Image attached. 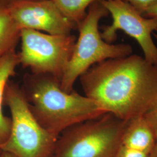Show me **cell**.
Segmentation results:
<instances>
[{
    "mask_svg": "<svg viewBox=\"0 0 157 157\" xmlns=\"http://www.w3.org/2000/svg\"><path fill=\"white\" fill-rule=\"evenodd\" d=\"M19 65L17 53L13 50L0 58V147L8 140L11 129V119L3 113L4 93L10 78L15 74Z\"/></svg>",
    "mask_w": 157,
    "mask_h": 157,
    "instance_id": "obj_10",
    "label": "cell"
},
{
    "mask_svg": "<svg viewBox=\"0 0 157 157\" xmlns=\"http://www.w3.org/2000/svg\"><path fill=\"white\" fill-rule=\"evenodd\" d=\"M64 16L77 26L87 15L91 4L100 0H52Z\"/></svg>",
    "mask_w": 157,
    "mask_h": 157,
    "instance_id": "obj_12",
    "label": "cell"
},
{
    "mask_svg": "<svg viewBox=\"0 0 157 157\" xmlns=\"http://www.w3.org/2000/svg\"><path fill=\"white\" fill-rule=\"evenodd\" d=\"M2 157H15L14 155H12L11 154H10L8 152L2 151Z\"/></svg>",
    "mask_w": 157,
    "mask_h": 157,
    "instance_id": "obj_18",
    "label": "cell"
},
{
    "mask_svg": "<svg viewBox=\"0 0 157 157\" xmlns=\"http://www.w3.org/2000/svg\"><path fill=\"white\" fill-rule=\"evenodd\" d=\"M79 80L84 95L124 121L144 116L157 103V65L138 55L98 63Z\"/></svg>",
    "mask_w": 157,
    "mask_h": 157,
    "instance_id": "obj_1",
    "label": "cell"
},
{
    "mask_svg": "<svg viewBox=\"0 0 157 157\" xmlns=\"http://www.w3.org/2000/svg\"><path fill=\"white\" fill-rule=\"evenodd\" d=\"M153 34H154V36L155 37V38L157 40V34L154 33Z\"/></svg>",
    "mask_w": 157,
    "mask_h": 157,
    "instance_id": "obj_19",
    "label": "cell"
},
{
    "mask_svg": "<svg viewBox=\"0 0 157 157\" xmlns=\"http://www.w3.org/2000/svg\"><path fill=\"white\" fill-rule=\"evenodd\" d=\"M4 105L9 107L11 112V129L8 140L0 150L15 157H52L58 137L36 120L20 86L9 80Z\"/></svg>",
    "mask_w": 157,
    "mask_h": 157,
    "instance_id": "obj_5",
    "label": "cell"
},
{
    "mask_svg": "<svg viewBox=\"0 0 157 157\" xmlns=\"http://www.w3.org/2000/svg\"><path fill=\"white\" fill-rule=\"evenodd\" d=\"M149 155L146 153L135 151L120 145L115 157H148Z\"/></svg>",
    "mask_w": 157,
    "mask_h": 157,
    "instance_id": "obj_15",
    "label": "cell"
},
{
    "mask_svg": "<svg viewBox=\"0 0 157 157\" xmlns=\"http://www.w3.org/2000/svg\"><path fill=\"white\" fill-rule=\"evenodd\" d=\"M151 127L157 141V103L143 116Z\"/></svg>",
    "mask_w": 157,
    "mask_h": 157,
    "instance_id": "obj_13",
    "label": "cell"
},
{
    "mask_svg": "<svg viewBox=\"0 0 157 157\" xmlns=\"http://www.w3.org/2000/svg\"><path fill=\"white\" fill-rule=\"evenodd\" d=\"M111 14L112 22L104 26L101 37L112 44L117 39L118 30L123 31L138 43L148 62L157 65V46L152 39L157 31V19L144 17L124 0H100Z\"/></svg>",
    "mask_w": 157,
    "mask_h": 157,
    "instance_id": "obj_7",
    "label": "cell"
},
{
    "mask_svg": "<svg viewBox=\"0 0 157 157\" xmlns=\"http://www.w3.org/2000/svg\"><path fill=\"white\" fill-rule=\"evenodd\" d=\"M12 16L20 28L52 35L69 34L77 25L65 17L52 0H10Z\"/></svg>",
    "mask_w": 157,
    "mask_h": 157,
    "instance_id": "obj_8",
    "label": "cell"
},
{
    "mask_svg": "<svg viewBox=\"0 0 157 157\" xmlns=\"http://www.w3.org/2000/svg\"><path fill=\"white\" fill-rule=\"evenodd\" d=\"M71 34L52 35L22 29L19 64L34 74H48L60 80L69 62L76 41Z\"/></svg>",
    "mask_w": 157,
    "mask_h": 157,
    "instance_id": "obj_6",
    "label": "cell"
},
{
    "mask_svg": "<svg viewBox=\"0 0 157 157\" xmlns=\"http://www.w3.org/2000/svg\"><path fill=\"white\" fill-rule=\"evenodd\" d=\"M21 87L34 117L58 138L70 126L105 113L86 95L64 91L61 80L51 75L25 73Z\"/></svg>",
    "mask_w": 157,
    "mask_h": 157,
    "instance_id": "obj_2",
    "label": "cell"
},
{
    "mask_svg": "<svg viewBox=\"0 0 157 157\" xmlns=\"http://www.w3.org/2000/svg\"><path fill=\"white\" fill-rule=\"evenodd\" d=\"M10 2V0H0V58L15 50L21 40L22 29L12 16Z\"/></svg>",
    "mask_w": 157,
    "mask_h": 157,
    "instance_id": "obj_11",
    "label": "cell"
},
{
    "mask_svg": "<svg viewBox=\"0 0 157 157\" xmlns=\"http://www.w3.org/2000/svg\"><path fill=\"white\" fill-rule=\"evenodd\" d=\"M2 150H0V157H2Z\"/></svg>",
    "mask_w": 157,
    "mask_h": 157,
    "instance_id": "obj_20",
    "label": "cell"
},
{
    "mask_svg": "<svg viewBox=\"0 0 157 157\" xmlns=\"http://www.w3.org/2000/svg\"><path fill=\"white\" fill-rule=\"evenodd\" d=\"M133 6L135 9L143 14L150 6L157 2V0H124Z\"/></svg>",
    "mask_w": 157,
    "mask_h": 157,
    "instance_id": "obj_14",
    "label": "cell"
},
{
    "mask_svg": "<svg viewBox=\"0 0 157 157\" xmlns=\"http://www.w3.org/2000/svg\"><path fill=\"white\" fill-rule=\"evenodd\" d=\"M128 122L105 113L72 125L59 136L52 157H115Z\"/></svg>",
    "mask_w": 157,
    "mask_h": 157,
    "instance_id": "obj_4",
    "label": "cell"
},
{
    "mask_svg": "<svg viewBox=\"0 0 157 157\" xmlns=\"http://www.w3.org/2000/svg\"><path fill=\"white\" fill-rule=\"evenodd\" d=\"M108 14L100 1H97L89 6L86 16L78 25V37L61 79V87L64 91L71 93L76 80L95 64L132 54V47L128 44H111L102 38L99 22Z\"/></svg>",
    "mask_w": 157,
    "mask_h": 157,
    "instance_id": "obj_3",
    "label": "cell"
},
{
    "mask_svg": "<svg viewBox=\"0 0 157 157\" xmlns=\"http://www.w3.org/2000/svg\"><path fill=\"white\" fill-rule=\"evenodd\" d=\"M148 157H157V141Z\"/></svg>",
    "mask_w": 157,
    "mask_h": 157,
    "instance_id": "obj_17",
    "label": "cell"
},
{
    "mask_svg": "<svg viewBox=\"0 0 157 157\" xmlns=\"http://www.w3.org/2000/svg\"><path fill=\"white\" fill-rule=\"evenodd\" d=\"M142 15L146 17L157 19V2L148 7Z\"/></svg>",
    "mask_w": 157,
    "mask_h": 157,
    "instance_id": "obj_16",
    "label": "cell"
},
{
    "mask_svg": "<svg viewBox=\"0 0 157 157\" xmlns=\"http://www.w3.org/2000/svg\"><path fill=\"white\" fill-rule=\"evenodd\" d=\"M155 143L154 132L143 116L128 122L122 137L121 146L150 155Z\"/></svg>",
    "mask_w": 157,
    "mask_h": 157,
    "instance_id": "obj_9",
    "label": "cell"
}]
</instances>
